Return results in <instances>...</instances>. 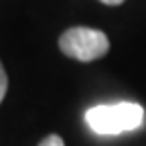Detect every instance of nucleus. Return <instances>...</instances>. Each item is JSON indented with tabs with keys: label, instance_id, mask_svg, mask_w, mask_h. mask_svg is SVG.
Here are the masks:
<instances>
[{
	"label": "nucleus",
	"instance_id": "2",
	"mask_svg": "<svg viewBox=\"0 0 146 146\" xmlns=\"http://www.w3.org/2000/svg\"><path fill=\"white\" fill-rule=\"evenodd\" d=\"M59 49L71 59L89 63V61H96V59L104 57L110 51V41L98 29L73 27V29H67L61 35Z\"/></svg>",
	"mask_w": 146,
	"mask_h": 146
},
{
	"label": "nucleus",
	"instance_id": "3",
	"mask_svg": "<svg viewBox=\"0 0 146 146\" xmlns=\"http://www.w3.org/2000/svg\"><path fill=\"white\" fill-rule=\"evenodd\" d=\"M39 146H65V142H63V138L57 136V134H49L45 140L39 142Z\"/></svg>",
	"mask_w": 146,
	"mask_h": 146
},
{
	"label": "nucleus",
	"instance_id": "4",
	"mask_svg": "<svg viewBox=\"0 0 146 146\" xmlns=\"http://www.w3.org/2000/svg\"><path fill=\"white\" fill-rule=\"evenodd\" d=\"M6 89H8V77H6V71L0 63V104H2L4 96H6Z\"/></svg>",
	"mask_w": 146,
	"mask_h": 146
},
{
	"label": "nucleus",
	"instance_id": "5",
	"mask_svg": "<svg viewBox=\"0 0 146 146\" xmlns=\"http://www.w3.org/2000/svg\"><path fill=\"white\" fill-rule=\"evenodd\" d=\"M100 2L110 4V6H118V4H122V2H124V0H100Z\"/></svg>",
	"mask_w": 146,
	"mask_h": 146
},
{
	"label": "nucleus",
	"instance_id": "1",
	"mask_svg": "<svg viewBox=\"0 0 146 146\" xmlns=\"http://www.w3.org/2000/svg\"><path fill=\"white\" fill-rule=\"evenodd\" d=\"M85 122L96 134L132 132L144 124V108L134 102L102 104L87 110Z\"/></svg>",
	"mask_w": 146,
	"mask_h": 146
}]
</instances>
